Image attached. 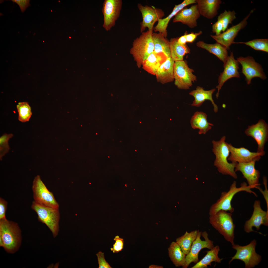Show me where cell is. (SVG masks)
Here are the masks:
<instances>
[{
  "label": "cell",
  "mask_w": 268,
  "mask_h": 268,
  "mask_svg": "<svg viewBox=\"0 0 268 268\" xmlns=\"http://www.w3.org/2000/svg\"><path fill=\"white\" fill-rule=\"evenodd\" d=\"M214 246L213 242L209 239L207 233L204 231L202 233L199 231L189 252L186 255V263L183 268H187L192 262L196 263L199 261V254L202 249L207 248L210 250Z\"/></svg>",
  "instance_id": "cell-11"
},
{
  "label": "cell",
  "mask_w": 268,
  "mask_h": 268,
  "mask_svg": "<svg viewBox=\"0 0 268 268\" xmlns=\"http://www.w3.org/2000/svg\"><path fill=\"white\" fill-rule=\"evenodd\" d=\"M256 162L252 161L248 163H237L235 168V171L241 172L243 177L247 180L248 185L254 188L258 189L260 187L259 179L260 171L255 167Z\"/></svg>",
  "instance_id": "cell-19"
},
{
  "label": "cell",
  "mask_w": 268,
  "mask_h": 268,
  "mask_svg": "<svg viewBox=\"0 0 268 268\" xmlns=\"http://www.w3.org/2000/svg\"><path fill=\"white\" fill-rule=\"evenodd\" d=\"M122 4L121 0H104L102 4L103 27L107 31L115 25L119 18Z\"/></svg>",
  "instance_id": "cell-10"
},
{
  "label": "cell",
  "mask_w": 268,
  "mask_h": 268,
  "mask_svg": "<svg viewBox=\"0 0 268 268\" xmlns=\"http://www.w3.org/2000/svg\"><path fill=\"white\" fill-rule=\"evenodd\" d=\"M207 115L201 111H196L192 117L190 123L192 128L194 129L199 130L200 134H205L210 130L213 125L208 122Z\"/></svg>",
  "instance_id": "cell-26"
},
{
  "label": "cell",
  "mask_w": 268,
  "mask_h": 268,
  "mask_svg": "<svg viewBox=\"0 0 268 268\" xmlns=\"http://www.w3.org/2000/svg\"><path fill=\"white\" fill-rule=\"evenodd\" d=\"M167 58L163 53L153 51L143 62L142 68L149 74L155 75L159 68Z\"/></svg>",
  "instance_id": "cell-25"
},
{
  "label": "cell",
  "mask_w": 268,
  "mask_h": 268,
  "mask_svg": "<svg viewBox=\"0 0 268 268\" xmlns=\"http://www.w3.org/2000/svg\"><path fill=\"white\" fill-rule=\"evenodd\" d=\"M7 202L4 199L0 198V220L6 219L5 213L7 207Z\"/></svg>",
  "instance_id": "cell-39"
},
{
  "label": "cell",
  "mask_w": 268,
  "mask_h": 268,
  "mask_svg": "<svg viewBox=\"0 0 268 268\" xmlns=\"http://www.w3.org/2000/svg\"><path fill=\"white\" fill-rule=\"evenodd\" d=\"M168 255L171 261L176 267L182 266L184 268L185 263L186 255L179 245L172 242L168 248Z\"/></svg>",
  "instance_id": "cell-30"
},
{
  "label": "cell",
  "mask_w": 268,
  "mask_h": 268,
  "mask_svg": "<svg viewBox=\"0 0 268 268\" xmlns=\"http://www.w3.org/2000/svg\"><path fill=\"white\" fill-rule=\"evenodd\" d=\"M178 38H171L169 41L171 57L175 62L183 60L184 56L190 52V50L186 44L182 45L178 42Z\"/></svg>",
  "instance_id": "cell-28"
},
{
  "label": "cell",
  "mask_w": 268,
  "mask_h": 268,
  "mask_svg": "<svg viewBox=\"0 0 268 268\" xmlns=\"http://www.w3.org/2000/svg\"><path fill=\"white\" fill-rule=\"evenodd\" d=\"M196 3V0H184L181 3L175 5L172 12L168 16L159 20L157 25L154 28V31L162 34L166 38L167 36V28L170 20L185 7Z\"/></svg>",
  "instance_id": "cell-22"
},
{
  "label": "cell",
  "mask_w": 268,
  "mask_h": 268,
  "mask_svg": "<svg viewBox=\"0 0 268 268\" xmlns=\"http://www.w3.org/2000/svg\"><path fill=\"white\" fill-rule=\"evenodd\" d=\"M232 213L220 210L215 214L210 215L209 222L212 226L222 235L225 239L234 244V224Z\"/></svg>",
  "instance_id": "cell-4"
},
{
  "label": "cell",
  "mask_w": 268,
  "mask_h": 268,
  "mask_svg": "<svg viewBox=\"0 0 268 268\" xmlns=\"http://www.w3.org/2000/svg\"><path fill=\"white\" fill-rule=\"evenodd\" d=\"M154 51L164 54L167 58L170 57L169 41L160 33H152Z\"/></svg>",
  "instance_id": "cell-29"
},
{
  "label": "cell",
  "mask_w": 268,
  "mask_h": 268,
  "mask_svg": "<svg viewBox=\"0 0 268 268\" xmlns=\"http://www.w3.org/2000/svg\"><path fill=\"white\" fill-rule=\"evenodd\" d=\"M200 15L197 4L192 5L188 8H183L174 16L173 23L180 22L191 28L197 26V20Z\"/></svg>",
  "instance_id": "cell-20"
},
{
  "label": "cell",
  "mask_w": 268,
  "mask_h": 268,
  "mask_svg": "<svg viewBox=\"0 0 268 268\" xmlns=\"http://www.w3.org/2000/svg\"><path fill=\"white\" fill-rule=\"evenodd\" d=\"M226 139V136H224L219 141L213 140L212 141V151L216 157L214 165L220 173L236 179L237 176L234 169L237 163H229L228 161L230 151L225 142Z\"/></svg>",
  "instance_id": "cell-2"
},
{
  "label": "cell",
  "mask_w": 268,
  "mask_h": 268,
  "mask_svg": "<svg viewBox=\"0 0 268 268\" xmlns=\"http://www.w3.org/2000/svg\"><path fill=\"white\" fill-rule=\"evenodd\" d=\"M137 6L142 18V21L140 23V32H143L146 28L148 29V30L153 32L154 24L162 19L165 15L164 12L161 9L152 6H144L138 3Z\"/></svg>",
  "instance_id": "cell-13"
},
{
  "label": "cell",
  "mask_w": 268,
  "mask_h": 268,
  "mask_svg": "<svg viewBox=\"0 0 268 268\" xmlns=\"http://www.w3.org/2000/svg\"><path fill=\"white\" fill-rule=\"evenodd\" d=\"M175 62L171 58H168L158 69L155 76L157 81L162 84L174 80V67Z\"/></svg>",
  "instance_id": "cell-24"
},
{
  "label": "cell",
  "mask_w": 268,
  "mask_h": 268,
  "mask_svg": "<svg viewBox=\"0 0 268 268\" xmlns=\"http://www.w3.org/2000/svg\"><path fill=\"white\" fill-rule=\"evenodd\" d=\"M32 190L34 201L36 203L46 206L59 208V204L53 193L48 190L39 175L36 176L33 181Z\"/></svg>",
  "instance_id": "cell-9"
},
{
  "label": "cell",
  "mask_w": 268,
  "mask_h": 268,
  "mask_svg": "<svg viewBox=\"0 0 268 268\" xmlns=\"http://www.w3.org/2000/svg\"><path fill=\"white\" fill-rule=\"evenodd\" d=\"M212 32L215 34L216 35H218L221 33L223 29V25L221 20L217 19V20L212 26Z\"/></svg>",
  "instance_id": "cell-41"
},
{
  "label": "cell",
  "mask_w": 268,
  "mask_h": 268,
  "mask_svg": "<svg viewBox=\"0 0 268 268\" xmlns=\"http://www.w3.org/2000/svg\"><path fill=\"white\" fill-rule=\"evenodd\" d=\"M163 267L162 266L158 265H151L149 266V268H163Z\"/></svg>",
  "instance_id": "cell-45"
},
{
  "label": "cell",
  "mask_w": 268,
  "mask_h": 268,
  "mask_svg": "<svg viewBox=\"0 0 268 268\" xmlns=\"http://www.w3.org/2000/svg\"><path fill=\"white\" fill-rule=\"evenodd\" d=\"M21 242V231L18 224L6 218L0 220V246L12 253L19 249Z\"/></svg>",
  "instance_id": "cell-1"
},
{
  "label": "cell",
  "mask_w": 268,
  "mask_h": 268,
  "mask_svg": "<svg viewBox=\"0 0 268 268\" xmlns=\"http://www.w3.org/2000/svg\"><path fill=\"white\" fill-rule=\"evenodd\" d=\"M203 87L197 86L195 90L191 91L189 94L193 97L194 100L191 105L197 107H200L206 100H209L211 102L214 107V110L215 113L218 110L217 105L215 104L213 100L212 95L215 91V88L209 90H204Z\"/></svg>",
  "instance_id": "cell-23"
},
{
  "label": "cell",
  "mask_w": 268,
  "mask_h": 268,
  "mask_svg": "<svg viewBox=\"0 0 268 268\" xmlns=\"http://www.w3.org/2000/svg\"><path fill=\"white\" fill-rule=\"evenodd\" d=\"M234 43L243 44L255 50L268 52V39H255L246 42H234Z\"/></svg>",
  "instance_id": "cell-34"
},
{
  "label": "cell",
  "mask_w": 268,
  "mask_h": 268,
  "mask_svg": "<svg viewBox=\"0 0 268 268\" xmlns=\"http://www.w3.org/2000/svg\"><path fill=\"white\" fill-rule=\"evenodd\" d=\"M194 70L190 68L187 62L183 60L175 62L174 67V84L180 89H189L193 83L197 80L193 74Z\"/></svg>",
  "instance_id": "cell-8"
},
{
  "label": "cell",
  "mask_w": 268,
  "mask_h": 268,
  "mask_svg": "<svg viewBox=\"0 0 268 268\" xmlns=\"http://www.w3.org/2000/svg\"><path fill=\"white\" fill-rule=\"evenodd\" d=\"M263 183L265 186V190L263 191L262 189L260 187L258 189L263 194L265 200L267 208V211L268 212V191L267 187V179L266 176H264L263 177Z\"/></svg>",
  "instance_id": "cell-40"
},
{
  "label": "cell",
  "mask_w": 268,
  "mask_h": 268,
  "mask_svg": "<svg viewBox=\"0 0 268 268\" xmlns=\"http://www.w3.org/2000/svg\"><path fill=\"white\" fill-rule=\"evenodd\" d=\"M152 33L149 30L143 32L133 42L130 53L139 68L142 66L143 62L154 51Z\"/></svg>",
  "instance_id": "cell-5"
},
{
  "label": "cell",
  "mask_w": 268,
  "mask_h": 268,
  "mask_svg": "<svg viewBox=\"0 0 268 268\" xmlns=\"http://www.w3.org/2000/svg\"><path fill=\"white\" fill-rule=\"evenodd\" d=\"M257 244L256 240L254 239L247 245L241 246L234 244L232 248L236 251L235 255L231 258L229 264L234 260H239L243 262L245 268H252L258 265L261 261V256L256 251Z\"/></svg>",
  "instance_id": "cell-7"
},
{
  "label": "cell",
  "mask_w": 268,
  "mask_h": 268,
  "mask_svg": "<svg viewBox=\"0 0 268 268\" xmlns=\"http://www.w3.org/2000/svg\"><path fill=\"white\" fill-rule=\"evenodd\" d=\"M245 133L247 135L251 137L256 141L258 145L257 152H265V145L268 138V126L264 120L260 119L256 124L249 126Z\"/></svg>",
  "instance_id": "cell-15"
},
{
  "label": "cell",
  "mask_w": 268,
  "mask_h": 268,
  "mask_svg": "<svg viewBox=\"0 0 268 268\" xmlns=\"http://www.w3.org/2000/svg\"><path fill=\"white\" fill-rule=\"evenodd\" d=\"M236 18V13L234 11L225 10L218 16L217 19L221 20L222 23L223 32L228 29L229 24L232 23Z\"/></svg>",
  "instance_id": "cell-35"
},
{
  "label": "cell",
  "mask_w": 268,
  "mask_h": 268,
  "mask_svg": "<svg viewBox=\"0 0 268 268\" xmlns=\"http://www.w3.org/2000/svg\"><path fill=\"white\" fill-rule=\"evenodd\" d=\"M19 120L23 122L29 121L32 115L31 108L28 102H19L17 105Z\"/></svg>",
  "instance_id": "cell-33"
},
{
  "label": "cell",
  "mask_w": 268,
  "mask_h": 268,
  "mask_svg": "<svg viewBox=\"0 0 268 268\" xmlns=\"http://www.w3.org/2000/svg\"><path fill=\"white\" fill-rule=\"evenodd\" d=\"M113 240L115 241V243L113 245V247L111 248L110 249L113 253H118L121 251L123 248L124 239L117 235L115 237Z\"/></svg>",
  "instance_id": "cell-37"
},
{
  "label": "cell",
  "mask_w": 268,
  "mask_h": 268,
  "mask_svg": "<svg viewBox=\"0 0 268 268\" xmlns=\"http://www.w3.org/2000/svg\"><path fill=\"white\" fill-rule=\"evenodd\" d=\"M197 46L205 49L216 56L224 64L228 56L227 48L220 44L216 42L213 44L206 43L199 41L196 44Z\"/></svg>",
  "instance_id": "cell-27"
},
{
  "label": "cell",
  "mask_w": 268,
  "mask_h": 268,
  "mask_svg": "<svg viewBox=\"0 0 268 268\" xmlns=\"http://www.w3.org/2000/svg\"><path fill=\"white\" fill-rule=\"evenodd\" d=\"M199 231L196 230L190 233L186 231L183 235L176 239V242L186 255L189 252L192 243L197 237Z\"/></svg>",
  "instance_id": "cell-32"
},
{
  "label": "cell",
  "mask_w": 268,
  "mask_h": 268,
  "mask_svg": "<svg viewBox=\"0 0 268 268\" xmlns=\"http://www.w3.org/2000/svg\"><path fill=\"white\" fill-rule=\"evenodd\" d=\"M202 32L200 31L197 33L193 32L188 34L186 32V38L187 42L192 43L195 40L197 36L202 34Z\"/></svg>",
  "instance_id": "cell-43"
},
{
  "label": "cell",
  "mask_w": 268,
  "mask_h": 268,
  "mask_svg": "<svg viewBox=\"0 0 268 268\" xmlns=\"http://www.w3.org/2000/svg\"><path fill=\"white\" fill-rule=\"evenodd\" d=\"M253 208L251 216L246 221L244 226V231L248 233L254 231L252 228L253 227L259 230L261 225L268 226V212L262 209L259 200L255 201Z\"/></svg>",
  "instance_id": "cell-17"
},
{
  "label": "cell",
  "mask_w": 268,
  "mask_h": 268,
  "mask_svg": "<svg viewBox=\"0 0 268 268\" xmlns=\"http://www.w3.org/2000/svg\"><path fill=\"white\" fill-rule=\"evenodd\" d=\"M198 10L201 15L209 19L215 17L218 13L220 0H196Z\"/></svg>",
  "instance_id": "cell-21"
},
{
  "label": "cell",
  "mask_w": 268,
  "mask_h": 268,
  "mask_svg": "<svg viewBox=\"0 0 268 268\" xmlns=\"http://www.w3.org/2000/svg\"><path fill=\"white\" fill-rule=\"evenodd\" d=\"M11 0L13 2L16 3L18 5L22 12H24L26 8L30 5V0Z\"/></svg>",
  "instance_id": "cell-42"
},
{
  "label": "cell",
  "mask_w": 268,
  "mask_h": 268,
  "mask_svg": "<svg viewBox=\"0 0 268 268\" xmlns=\"http://www.w3.org/2000/svg\"><path fill=\"white\" fill-rule=\"evenodd\" d=\"M242 66V73L245 77L247 84H250L252 79L258 77L264 80L267 77L260 64L256 62L252 57H240L237 60Z\"/></svg>",
  "instance_id": "cell-12"
},
{
  "label": "cell",
  "mask_w": 268,
  "mask_h": 268,
  "mask_svg": "<svg viewBox=\"0 0 268 268\" xmlns=\"http://www.w3.org/2000/svg\"><path fill=\"white\" fill-rule=\"evenodd\" d=\"M13 135L12 134H4L0 138V159L1 160L2 157L9 152L10 148L8 141Z\"/></svg>",
  "instance_id": "cell-36"
},
{
  "label": "cell",
  "mask_w": 268,
  "mask_h": 268,
  "mask_svg": "<svg viewBox=\"0 0 268 268\" xmlns=\"http://www.w3.org/2000/svg\"><path fill=\"white\" fill-rule=\"evenodd\" d=\"M236 184V181H234L228 191L222 193L220 198L211 207L209 212L210 215L215 214L220 210L228 211L231 213L233 212L234 209L232 206L231 201L234 195L239 192L246 191L253 194L256 197L257 196L255 193L251 190L253 188L247 185L245 182L241 183L239 187H237Z\"/></svg>",
  "instance_id": "cell-3"
},
{
  "label": "cell",
  "mask_w": 268,
  "mask_h": 268,
  "mask_svg": "<svg viewBox=\"0 0 268 268\" xmlns=\"http://www.w3.org/2000/svg\"><path fill=\"white\" fill-rule=\"evenodd\" d=\"M230 151L228 160L233 163H248L252 161H259L261 157L264 155L265 152H252L245 148H237L231 144L227 142Z\"/></svg>",
  "instance_id": "cell-16"
},
{
  "label": "cell",
  "mask_w": 268,
  "mask_h": 268,
  "mask_svg": "<svg viewBox=\"0 0 268 268\" xmlns=\"http://www.w3.org/2000/svg\"><path fill=\"white\" fill-rule=\"evenodd\" d=\"M220 251L219 246L216 245L214 246L210 250L207 251L206 254L200 261H199L191 268H205L208 266H211V263L215 262L221 263L223 260L220 258L218 254Z\"/></svg>",
  "instance_id": "cell-31"
},
{
  "label": "cell",
  "mask_w": 268,
  "mask_h": 268,
  "mask_svg": "<svg viewBox=\"0 0 268 268\" xmlns=\"http://www.w3.org/2000/svg\"><path fill=\"white\" fill-rule=\"evenodd\" d=\"M31 208L36 213L39 221L45 224L52 232L54 237L59 231L60 213L59 208L42 205L33 201Z\"/></svg>",
  "instance_id": "cell-6"
},
{
  "label": "cell",
  "mask_w": 268,
  "mask_h": 268,
  "mask_svg": "<svg viewBox=\"0 0 268 268\" xmlns=\"http://www.w3.org/2000/svg\"><path fill=\"white\" fill-rule=\"evenodd\" d=\"M97 258L99 268H111L108 263L106 261L104 253L99 251L96 254Z\"/></svg>",
  "instance_id": "cell-38"
},
{
  "label": "cell",
  "mask_w": 268,
  "mask_h": 268,
  "mask_svg": "<svg viewBox=\"0 0 268 268\" xmlns=\"http://www.w3.org/2000/svg\"><path fill=\"white\" fill-rule=\"evenodd\" d=\"M186 32L183 35L181 36L179 38H178L177 42L179 43L182 45H185L186 44L187 41L186 38Z\"/></svg>",
  "instance_id": "cell-44"
},
{
  "label": "cell",
  "mask_w": 268,
  "mask_h": 268,
  "mask_svg": "<svg viewBox=\"0 0 268 268\" xmlns=\"http://www.w3.org/2000/svg\"><path fill=\"white\" fill-rule=\"evenodd\" d=\"M254 9L251 10L249 13L242 20L237 24L233 25L227 29L222 33L218 35H211L210 36L216 42L225 47L227 50L230 49V46L234 43V39L238 32L246 26L247 20Z\"/></svg>",
  "instance_id": "cell-14"
},
{
  "label": "cell",
  "mask_w": 268,
  "mask_h": 268,
  "mask_svg": "<svg viewBox=\"0 0 268 268\" xmlns=\"http://www.w3.org/2000/svg\"><path fill=\"white\" fill-rule=\"evenodd\" d=\"M239 65V62L234 58L233 53L231 52L230 55L228 56L226 62L223 64L224 70L219 77L218 84L216 86L218 89L216 95L217 98L218 97L220 90L226 81L233 77H240L238 71Z\"/></svg>",
  "instance_id": "cell-18"
}]
</instances>
